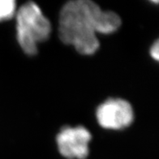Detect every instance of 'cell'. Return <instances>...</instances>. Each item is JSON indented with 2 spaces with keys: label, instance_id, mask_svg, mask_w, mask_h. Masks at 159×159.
Masks as SVG:
<instances>
[{
  "label": "cell",
  "instance_id": "6",
  "mask_svg": "<svg viewBox=\"0 0 159 159\" xmlns=\"http://www.w3.org/2000/svg\"><path fill=\"white\" fill-rule=\"evenodd\" d=\"M150 55L153 59L158 60L159 59V43L158 41H156L151 46L150 49Z\"/></svg>",
  "mask_w": 159,
  "mask_h": 159
},
{
  "label": "cell",
  "instance_id": "5",
  "mask_svg": "<svg viewBox=\"0 0 159 159\" xmlns=\"http://www.w3.org/2000/svg\"><path fill=\"white\" fill-rule=\"evenodd\" d=\"M16 12V2L14 0H0V20L11 19Z\"/></svg>",
  "mask_w": 159,
  "mask_h": 159
},
{
  "label": "cell",
  "instance_id": "1",
  "mask_svg": "<svg viewBox=\"0 0 159 159\" xmlns=\"http://www.w3.org/2000/svg\"><path fill=\"white\" fill-rule=\"evenodd\" d=\"M121 25L120 17L106 11L89 0H73L62 7L59 36L64 44L73 46L81 55H93L99 48L97 34H109Z\"/></svg>",
  "mask_w": 159,
  "mask_h": 159
},
{
  "label": "cell",
  "instance_id": "3",
  "mask_svg": "<svg viewBox=\"0 0 159 159\" xmlns=\"http://www.w3.org/2000/svg\"><path fill=\"white\" fill-rule=\"evenodd\" d=\"M96 117L103 128L120 130L131 125L134 119V111L126 100L110 98L98 107Z\"/></svg>",
  "mask_w": 159,
  "mask_h": 159
},
{
  "label": "cell",
  "instance_id": "2",
  "mask_svg": "<svg viewBox=\"0 0 159 159\" xmlns=\"http://www.w3.org/2000/svg\"><path fill=\"white\" fill-rule=\"evenodd\" d=\"M17 41L28 55L38 53V46L48 39L51 24L34 2H28L16 11Z\"/></svg>",
  "mask_w": 159,
  "mask_h": 159
},
{
  "label": "cell",
  "instance_id": "4",
  "mask_svg": "<svg viewBox=\"0 0 159 159\" xmlns=\"http://www.w3.org/2000/svg\"><path fill=\"white\" fill-rule=\"evenodd\" d=\"M92 138L87 128L78 126L65 127L57 135L58 149L62 156L67 159H85L88 157L89 144Z\"/></svg>",
  "mask_w": 159,
  "mask_h": 159
}]
</instances>
